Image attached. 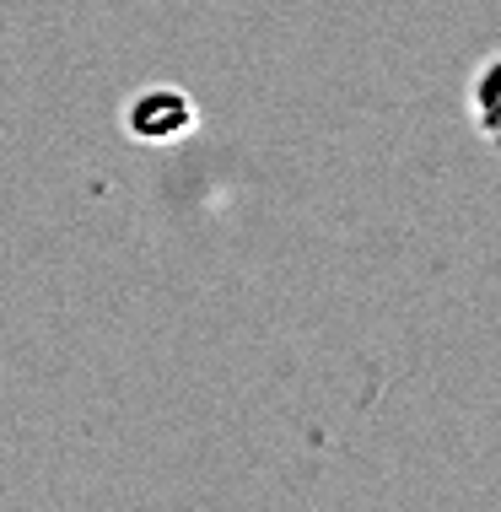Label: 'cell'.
I'll return each instance as SVG.
<instances>
[{
    "mask_svg": "<svg viewBox=\"0 0 501 512\" xmlns=\"http://www.w3.org/2000/svg\"><path fill=\"white\" fill-rule=\"evenodd\" d=\"M194 124H200V108H194L184 87H146L124 108V130L141 146H173L184 135H194Z\"/></svg>",
    "mask_w": 501,
    "mask_h": 512,
    "instance_id": "6da1fadb",
    "label": "cell"
},
{
    "mask_svg": "<svg viewBox=\"0 0 501 512\" xmlns=\"http://www.w3.org/2000/svg\"><path fill=\"white\" fill-rule=\"evenodd\" d=\"M496 92H501V54H485L469 76V114H475V130L485 141H496L501 119H496Z\"/></svg>",
    "mask_w": 501,
    "mask_h": 512,
    "instance_id": "7a4b0ae2",
    "label": "cell"
}]
</instances>
